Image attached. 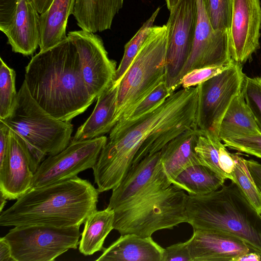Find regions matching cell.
<instances>
[{"mask_svg": "<svg viewBox=\"0 0 261 261\" xmlns=\"http://www.w3.org/2000/svg\"><path fill=\"white\" fill-rule=\"evenodd\" d=\"M197 105V86L182 88L147 113L117 122L92 168L99 192L115 189L132 167L160 151L182 132L196 128Z\"/></svg>", "mask_w": 261, "mask_h": 261, "instance_id": "cell-1", "label": "cell"}, {"mask_svg": "<svg viewBox=\"0 0 261 261\" xmlns=\"http://www.w3.org/2000/svg\"><path fill=\"white\" fill-rule=\"evenodd\" d=\"M25 71L23 81L31 96L58 119L70 122L95 99L85 82L76 48L68 37L33 56Z\"/></svg>", "mask_w": 261, "mask_h": 261, "instance_id": "cell-2", "label": "cell"}, {"mask_svg": "<svg viewBox=\"0 0 261 261\" xmlns=\"http://www.w3.org/2000/svg\"><path fill=\"white\" fill-rule=\"evenodd\" d=\"M99 193L88 180L77 176L30 188L1 213L0 225L81 226L97 210Z\"/></svg>", "mask_w": 261, "mask_h": 261, "instance_id": "cell-3", "label": "cell"}, {"mask_svg": "<svg viewBox=\"0 0 261 261\" xmlns=\"http://www.w3.org/2000/svg\"><path fill=\"white\" fill-rule=\"evenodd\" d=\"M187 212L193 230L230 233L261 255V218L233 182L207 194L188 195Z\"/></svg>", "mask_w": 261, "mask_h": 261, "instance_id": "cell-4", "label": "cell"}, {"mask_svg": "<svg viewBox=\"0 0 261 261\" xmlns=\"http://www.w3.org/2000/svg\"><path fill=\"white\" fill-rule=\"evenodd\" d=\"M3 121L25 141L32 154L35 173L46 155H54L70 143L73 125L45 111L31 96L24 81L11 115Z\"/></svg>", "mask_w": 261, "mask_h": 261, "instance_id": "cell-5", "label": "cell"}, {"mask_svg": "<svg viewBox=\"0 0 261 261\" xmlns=\"http://www.w3.org/2000/svg\"><path fill=\"white\" fill-rule=\"evenodd\" d=\"M168 30L153 25L118 85L114 125L127 119L137 106L166 75Z\"/></svg>", "mask_w": 261, "mask_h": 261, "instance_id": "cell-6", "label": "cell"}, {"mask_svg": "<svg viewBox=\"0 0 261 261\" xmlns=\"http://www.w3.org/2000/svg\"><path fill=\"white\" fill-rule=\"evenodd\" d=\"M187 198L184 190L172 184L137 207L115 211L114 229L120 235L133 233L147 237L158 230L188 223Z\"/></svg>", "mask_w": 261, "mask_h": 261, "instance_id": "cell-7", "label": "cell"}, {"mask_svg": "<svg viewBox=\"0 0 261 261\" xmlns=\"http://www.w3.org/2000/svg\"><path fill=\"white\" fill-rule=\"evenodd\" d=\"M80 225L58 227L45 225L14 226L4 236L14 261H53L75 249L81 236Z\"/></svg>", "mask_w": 261, "mask_h": 261, "instance_id": "cell-8", "label": "cell"}, {"mask_svg": "<svg viewBox=\"0 0 261 261\" xmlns=\"http://www.w3.org/2000/svg\"><path fill=\"white\" fill-rule=\"evenodd\" d=\"M245 74L233 61L221 73L198 85L196 128L219 136L221 121L234 98L242 91Z\"/></svg>", "mask_w": 261, "mask_h": 261, "instance_id": "cell-9", "label": "cell"}, {"mask_svg": "<svg viewBox=\"0 0 261 261\" xmlns=\"http://www.w3.org/2000/svg\"><path fill=\"white\" fill-rule=\"evenodd\" d=\"M165 82L172 93L180 86V75L190 56L197 20L196 0H179L169 10Z\"/></svg>", "mask_w": 261, "mask_h": 261, "instance_id": "cell-10", "label": "cell"}, {"mask_svg": "<svg viewBox=\"0 0 261 261\" xmlns=\"http://www.w3.org/2000/svg\"><path fill=\"white\" fill-rule=\"evenodd\" d=\"M102 136L91 140L71 141L62 151L49 155L34 173L30 188H38L70 179L92 168L106 144Z\"/></svg>", "mask_w": 261, "mask_h": 261, "instance_id": "cell-11", "label": "cell"}, {"mask_svg": "<svg viewBox=\"0 0 261 261\" xmlns=\"http://www.w3.org/2000/svg\"><path fill=\"white\" fill-rule=\"evenodd\" d=\"M0 30L12 50L32 55L39 47L40 15L32 0H1Z\"/></svg>", "mask_w": 261, "mask_h": 261, "instance_id": "cell-12", "label": "cell"}, {"mask_svg": "<svg viewBox=\"0 0 261 261\" xmlns=\"http://www.w3.org/2000/svg\"><path fill=\"white\" fill-rule=\"evenodd\" d=\"M67 37L75 46L90 94L95 99L113 82L116 62L108 57L102 39L83 30L69 32Z\"/></svg>", "mask_w": 261, "mask_h": 261, "instance_id": "cell-13", "label": "cell"}, {"mask_svg": "<svg viewBox=\"0 0 261 261\" xmlns=\"http://www.w3.org/2000/svg\"><path fill=\"white\" fill-rule=\"evenodd\" d=\"M197 20L192 48L181 72L180 80L191 70L208 67L230 65L232 62L229 44V31L212 27L202 0H196Z\"/></svg>", "mask_w": 261, "mask_h": 261, "instance_id": "cell-14", "label": "cell"}, {"mask_svg": "<svg viewBox=\"0 0 261 261\" xmlns=\"http://www.w3.org/2000/svg\"><path fill=\"white\" fill-rule=\"evenodd\" d=\"M260 0H232L229 44L233 61L242 65L251 59L260 48Z\"/></svg>", "mask_w": 261, "mask_h": 261, "instance_id": "cell-15", "label": "cell"}, {"mask_svg": "<svg viewBox=\"0 0 261 261\" xmlns=\"http://www.w3.org/2000/svg\"><path fill=\"white\" fill-rule=\"evenodd\" d=\"M33 176V160L28 146L10 128L5 156L0 163V193L7 199H17L30 189Z\"/></svg>", "mask_w": 261, "mask_h": 261, "instance_id": "cell-16", "label": "cell"}, {"mask_svg": "<svg viewBox=\"0 0 261 261\" xmlns=\"http://www.w3.org/2000/svg\"><path fill=\"white\" fill-rule=\"evenodd\" d=\"M188 243L192 261H233L252 251L240 238L217 230H193Z\"/></svg>", "mask_w": 261, "mask_h": 261, "instance_id": "cell-17", "label": "cell"}, {"mask_svg": "<svg viewBox=\"0 0 261 261\" xmlns=\"http://www.w3.org/2000/svg\"><path fill=\"white\" fill-rule=\"evenodd\" d=\"M164 249L151 237L120 235L104 249L96 261H162Z\"/></svg>", "mask_w": 261, "mask_h": 261, "instance_id": "cell-18", "label": "cell"}, {"mask_svg": "<svg viewBox=\"0 0 261 261\" xmlns=\"http://www.w3.org/2000/svg\"><path fill=\"white\" fill-rule=\"evenodd\" d=\"M202 133L196 128L188 129L170 141L161 150L160 162L172 184L186 168L201 164L195 147Z\"/></svg>", "mask_w": 261, "mask_h": 261, "instance_id": "cell-19", "label": "cell"}, {"mask_svg": "<svg viewBox=\"0 0 261 261\" xmlns=\"http://www.w3.org/2000/svg\"><path fill=\"white\" fill-rule=\"evenodd\" d=\"M118 88L112 83L98 96L92 114L78 128L71 141L91 140L110 132L114 126Z\"/></svg>", "mask_w": 261, "mask_h": 261, "instance_id": "cell-20", "label": "cell"}, {"mask_svg": "<svg viewBox=\"0 0 261 261\" xmlns=\"http://www.w3.org/2000/svg\"><path fill=\"white\" fill-rule=\"evenodd\" d=\"M160 151L148 155L132 167L120 184L112 190L108 207L115 211L137 196L151 181L160 160Z\"/></svg>", "mask_w": 261, "mask_h": 261, "instance_id": "cell-21", "label": "cell"}, {"mask_svg": "<svg viewBox=\"0 0 261 261\" xmlns=\"http://www.w3.org/2000/svg\"><path fill=\"white\" fill-rule=\"evenodd\" d=\"M123 2L124 0H76L72 15L81 30L100 32L111 28Z\"/></svg>", "mask_w": 261, "mask_h": 261, "instance_id": "cell-22", "label": "cell"}, {"mask_svg": "<svg viewBox=\"0 0 261 261\" xmlns=\"http://www.w3.org/2000/svg\"><path fill=\"white\" fill-rule=\"evenodd\" d=\"M76 0H53L40 14V51L51 47L67 38L66 27L73 14Z\"/></svg>", "mask_w": 261, "mask_h": 261, "instance_id": "cell-23", "label": "cell"}, {"mask_svg": "<svg viewBox=\"0 0 261 261\" xmlns=\"http://www.w3.org/2000/svg\"><path fill=\"white\" fill-rule=\"evenodd\" d=\"M114 211L108 207L101 211L96 210L88 216L79 242L81 253L91 255L104 250L105 239L114 229Z\"/></svg>", "mask_w": 261, "mask_h": 261, "instance_id": "cell-24", "label": "cell"}, {"mask_svg": "<svg viewBox=\"0 0 261 261\" xmlns=\"http://www.w3.org/2000/svg\"><path fill=\"white\" fill-rule=\"evenodd\" d=\"M261 133L241 92L232 100L220 124L219 137L225 138Z\"/></svg>", "mask_w": 261, "mask_h": 261, "instance_id": "cell-25", "label": "cell"}, {"mask_svg": "<svg viewBox=\"0 0 261 261\" xmlns=\"http://www.w3.org/2000/svg\"><path fill=\"white\" fill-rule=\"evenodd\" d=\"M225 180L206 166L197 164L181 172L172 184L186 191L188 195H202L218 190Z\"/></svg>", "mask_w": 261, "mask_h": 261, "instance_id": "cell-26", "label": "cell"}, {"mask_svg": "<svg viewBox=\"0 0 261 261\" xmlns=\"http://www.w3.org/2000/svg\"><path fill=\"white\" fill-rule=\"evenodd\" d=\"M222 144L218 136L203 131L197 141L195 151L201 164L206 166L223 179L232 181V175L225 173L219 166V150Z\"/></svg>", "mask_w": 261, "mask_h": 261, "instance_id": "cell-27", "label": "cell"}, {"mask_svg": "<svg viewBox=\"0 0 261 261\" xmlns=\"http://www.w3.org/2000/svg\"><path fill=\"white\" fill-rule=\"evenodd\" d=\"M160 8H158L151 16L143 24L136 34L125 45L124 51L122 60L117 68L112 83L118 85L129 67L151 28L159 13Z\"/></svg>", "mask_w": 261, "mask_h": 261, "instance_id": "cell-28", "label": "cell"}, {"mask_svg": "<svg viewBox=\"0 0 261 261\" xmlns=\"http://www.w3.org/2000/svg\"><path fill=\"white\" fill-rule=\"evenodd\" d=\"M236 161L232 180L238 187L251 207L261 215V191L257 187L245 164V159L233 154Z\"/></svg>", "mask_w": 261, "mask_h": 261, "instance_id": "cell-29", "label": "cell"}, {"mask_svg": "<svg viewBox=\"0 0 261 261\" xmlns=\"http://www.w3.org/2000/svg\"><path fill=\"white\" fill-rule=\"evenodd\" d=\"M0 66V119L8 118L16 103L18 92L16 90L15 70L9 67L1 58Z\"/></svg>", "mask_w": 261, "mask_h": 261, "instance_id": "cell-30", "label": "cell"}, {"mask_svg": "<svg viewBox=\"0 0 261 261\" xmlns=\"http://www.w3.org/2000/svg\"><path fill=\"white\" fill-rule=\"evenodd\" d=\"M202 1L213 29L229 31L232 18V0Z\"/></svg>", "mask_w": 261, "mask_h": 261, "instance_id": "cell-31", "label": "cell"}, {"mask_svg": "<svg viewBox=\"0 0 261 261\" xmlns=\"http://www.w3.org/2000/svg\"><path fill=\"white\" fill-rule=\"evenodd\" d=\"M241 92L261 132V76H245Z\"/></svg>", "mask_w": 261, "mask_h": 261, "instance_id": "cell-32", "label": "cell"}, {"mask_svg": "<svg viewBox=\"0 0 261 261\" xmlns=\"http://www.w3.org/2000/svg\"><path fill=\"white\" fill-rule=\"evenodd\" d=\"M172 93L165 81L161 83L137 106L126 119H136L147 113L161 105Z\"/></svg>", "mask_w": 261, "mask_h": 261, "instance_id": "cell-33", "label": "cell"}, {"mask_svg": "<svg viewBox=\"0 0 261 261\" xmlns=\"http://www.w3.org/2000/svg\"><path fill=\"white\" fill-rule=\"evenodd\" d=\"M222 141L226 147L261 159V133L229 137Z\"/></svg>", "mask_w": 261, "mask_h": 261, "instance_id": "cell-34", "label": "cell"}, {"mask_svg": "<svg viewBox=\"0 0 261 261\" xmlns=\"http://www.w3.org/2000/svg\"><path fill=\"white\" fill-rule=\"evenodd\" d=\"M230 65L193 69L182 77L181 86L182 88L197 86L210 78L221 73L229 67Z\"/></svg>", "mask_w": 261, "mask_h": 261, "instance_id": "cell-35", "label": "cell"}, {"mask_svg": "<svg viewBox=\"0 0 261 261\" xmlns=\"http://www.w3.org/2000/svg\"><path fill=\"white\" fill-rule=\"evenodd\" d=\"M192 261L188 241L171 245L164 249L162 261Z\"/></svg>", "mask_w": 261, "mask_h": 261, "instance_id": "cell-36", "label": "cell"}, {"mask_svg": "<svg viewBox=\"0 0 261 261\" xmlns=\"http://www.w3.org/2000/svg\"><path fill=\"white\" fill-rule=\"evenodd\" d=\"M223 144L219 150V163L221 169L226 174L231 175L236 165L233 154L229 153Z\"/></svg>", "mask_w": 261, "mask_h": 261, "instance_id": "cell-37", "label": "cell"}, {"mask_svg": "<svg viewBox=\"0 0 261 261\" xmlns=\"http://www.w3.org/2000/svg\"><path fill=\"white\" fill-rule=\"evenodd\" d=\"M245 162L255 184L261 191V164L253 160L245 159Z\"/></svg>", "mask_w": 261, "mask_h": 261, "instance_id": "cell-38", "label": "cell"}, {"mask_svg": "<svg viewBox=\"0 0 261 261\" xmlns=\"http://www.w3.org/2000/svg\"><path fill=\"white\" fill-rule=\"evenodd\" d=\"M0 261H14L10 245L4 237L0 238Z\"/></svg>", "mask_w": 261, "mask_h": 261, "instance_id": "cell-39", "label": "cell"}, {"mask_svg": "<svg viewBox=\"0 0 261 261\" xmlns=\"http://www.w3.org/2000/svg\"><path fill=\"white\" fill-rule=\"evenodd\" d=\"M261 255L255 252L250 251L236 257L233 261H260Z\"/></svg>", "mask_w": 261, "mask_h": 261, "instance_id": "cell-40", "label": "cell"}, {"mask_svg": "<svg viewBox=\"0 0 261 261\" xmlns=\"http://www.w3.org/2000/svg\"><path fill=\"white\" fill-rule=\"evenodd\" d=\"M35 5L39 13L42 14L50 6L53 0H32Z\"/></svg>", "mask_w": 261, "mask_h": 261, "instance_id": "cell-41", "label": "cell"}, {"mask_svg": "<svg viewBox=\"0 0 261 261\" xmlns=\"http://www.w3.org/2000/svg\"><path fill=\"white\" fill-rule=\"evenodd\" d=\"M0 213L3 212V210L7 202V199L0 193Z\"/></svg>", "mask_w": 261, "mask_h": 261, "instance_id": "cell-42", "label": "cell"}, {"mask_svg": "<svg viewBox=\"0 0 261 261\" xmlns=\"http://www.w3.org/2000/svg\"><path fill=\"white\" fill-rule=\"evenodd\" d=\"M179 0H166V5L169 10L171 9V8L175 5Z\"/></svg>", "mask_w": 261, "mask_h": 261, "instance_id": "cell-43", "label": "cell"}, {"mask_svg": "<svg viewBox=\"0 0 261 261\" xmlns=\"http://www.w3.org/2000/svg\"><path fill=\"white\" fill-rule=\"evenodd\" d=\"M260 218H261V215L260 216Z\"/></svg>", "mask_w": 261, "mask_h": 261, "instance_id": "cell-44", "label": "cell"}]
</instances>
